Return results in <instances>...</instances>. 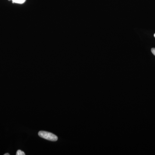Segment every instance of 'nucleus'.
<instances>
[{
    "label": "nucleus",
    "mask_w": 155,
    "mask_h": 155,
    "mask_svg": "<svg viewBox=\"0 0 155 155\" xmlns=\"http://www.w3.org/2000/svg\"><path fill=\"white\" fill-rule=\"evenodd\" d=\"M9 1H12L14 3L22 4L26 1V0H9Z\"/></svg>",
    "instance_id": "2"
},
{
    "label": "nucleus",
    "mask_w": 155,
    "mask_h": 155,
    "mask_svg": "<svg viewBox=\"0 0 155 155\" xmlns=\"http://www.w3.org/2000/svg\"><path fill=\"white\" fill-rule=\"evenodd\" d=\"M4 155H10V154H4Z\"/></svg>",
    "instance_id": "5"
},
{
    "label": "nucleus",
    "mask_w": 155,
    "mask_h": 155,
    "mask_svg": "<svg viewBox=\"0 0 155 155\" xmlns=\"http://www.w3.org/2000/svg\"><path fill=\"white\" fill-rule=\"evenodd\" d=\"M17 155H25V153L23 151H22L21 150H18L17 152V154H16Z\"/></svg>",
    "instance_id": "3"
},
{
    "label": "nucleus",
    "mask_w": 155,
    "mask_h": 155,
    "mask_svg": "<svg viewBox=\"0 0 155 155\" xmlns=\"http://www.w3.org/2000/svg\"><path fill=\"white\" fill-rule=\"evenodd\" d=\"M38 135L41 138L50 141H56L58 140V137L51 132L45 131H40L38 132Z\"/></svg>",
    "instance_id": "1"
},
{
    "label": "nucleus",
    "mask_w": 155,
    "mask_h": 155,
    "mask_svg": "<svg viewBox=\"0 0 155 155\" xmlns=\"http://www.w3.org/2000/svg\"><path fill=\"white\" fill-rule=\"evenodd\" d=\"M154 36L155 38V34H154Z\"/></svg>",
    "instance_id": "6"
},
{
    "label": "nucleus",
    "mask_w": 155,
    "mask_h": 155,
    "mask_svg": "<svg viewBox=\"0 0 155 155\" xmlns=\"http://www.w3.org/2000/svg\"><path fill=\"white\" fill-rule=\"evenodd\" d=\"M151 51H152V53L155 56V48H152V49H151Z\"/></svg>",
    "instance_id": "4"
}]
</instances>
